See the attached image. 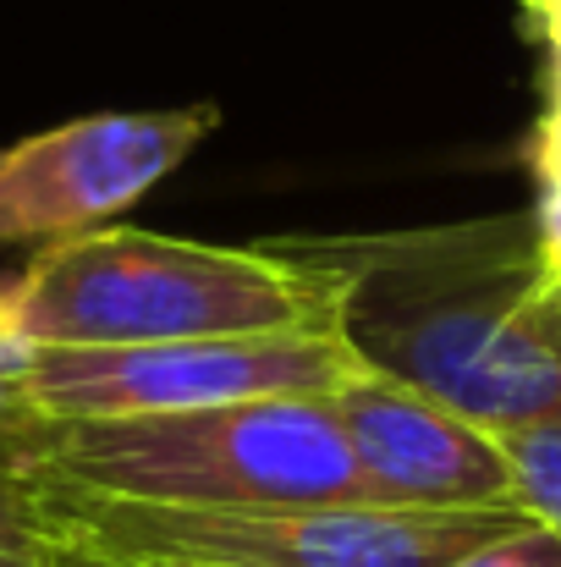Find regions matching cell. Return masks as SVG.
Instances as JSON below:
<instances>
[{"label":"cell","mask_w":561,"mask_h":567,"mask_svg":"<svg viewBox=\"0 0 561 567\" xmlns=\"http://www.w3.org/2000/svg\"><path fill=\"white\" fill-rule=\"evenodd\" d=\"M342 265V331L364 364L429 391L490 435L561 430V298L534 215L314 237Z\"/></svg>","instance_id":"1"},{"label":"cell","mask_w":561,"mask_h":567,"mask_svg":"<svg viewBox=\"0 0 561 567\" xmlns=\"http://www.w3.org/2000/svg\"><path fill=\"white\" fill-rule=\"evenodd\" d=\"M347 276L314 237L193 243L144 226H100L0 281V380L61 348H160L204 337L342 331Z\"/></svg>","instance_id":"2"},{"label":"cell","mask_w":561,"mask_h":567,"mask_svg":"<svg viewBox=\"0 0 561 567\" xmlns=\"http://www.w3.org/2000/svg\"><path fill=\"white\" fill-rule=\"evenodd\" d=\"M0 457L44 491L138 507L370 502L331 396H259L133 419L0 413Z\"/></svg>","instance_id":"3"},{"label":"cell","mask_w":561,"mask_h":567,"mask_svg":"<svg viewBox=\"0 0 561 567\" xmlns=\"http://www.w3.org/2000/svg\"><path fill=\"white\" fill-rule=\"evenodd\" d=\"M44 491V485H39ZM66 546L116 563L204 567H446L463 551L529 524V507L418 513L380 502L287 507H138L44 491Z\"/></svg>","instance_id":"4"},{"label":"cell","mask_w":561,"mask_h":567,"mask_svg":"<svg viewBox=\"0 0 561 567\" xmlns=\"http://www.w3.org/2000/svg\"><path fill=\"white\" fill-rule=\"evenodd\" d=\"M364 370L347 331L204 337L160 348H61L33 353L6 380V413L22 419H133L259 396H331Z\"/></svg>","instance_id":"5"},{"label":"cell","mask_w":561,"mask_h":567,"mask_svg":"<svg viewBox=\"0 0 561 567\" xmlns=\"http://www.w3.org/2000/svg\"><path fill=\"white\" fill-rule=\"evenodd\" d=\"M220 127V105L100 111L0 150V248H50L116 226Z\"/></svg>","instance_id":"6"},{"label":"cell","mask_w":561,"mask_h":567,"mask_svg":"<svg viewBox=\"0 0 561 567\" xmlns=\"http://www.w3.org/2000/svg\"><path fill=\"white\" fill-rule=\"evenodd\" d=\"M331 408L359 463L364 496L380 507H418V513L523 507L501 435L435 402L429 391L364 364L331 391Z\"/></svg>","instance_id":"7"},{"label":"cell","mask_w":561,"mask_h":567,"mask_svg":"<svg viewBox=\"0 0 561 567\" xmlns=\"http://www.w3.org/2000/svg\"><path fill=\"white\" fill-rule=\"evenodd\" d=\"M61 529L50 518L44 491L0 457V567H55Z\"/></svg>","instance_id":"8"},{"label":"cell","mask_w":561,"mask_h":567,"mask_svg":"<svg viewBox=\"0 0 561 567\" xmlns=\"http://www.w3.org/2000/svg\"><path fill=\"white\" fill-rule=\"evenodd\" d=\"M501 446L512 457V485L529 518L561 535V430H518L501 435Z\"/></svg>","instance_id":"9"},{"label":"cell","mask_w":561,"mask_h":567,"mask_svg":"<svg viewBox=\"0 0 561 567\" xmlns=\"http://www.w3.org/2000/svg\"><path fill=\"white\" fill-rule=\"evenodd\" d=\"M446 567H561V535L546 529L540 518H529V524H518V529L463 551L457 563Z\"/></svg>","instance_id":"10"},{"label":"cell","mask_w":561,"mask_h":567,"mask_svg":"<svg viewBox=\"0 0 561 567\" xmlns=\"http://www.w3.org/2000/svg\"><path fill=\"white\" fill-rule=\"evenodd\" d=\"M534 237H540V265H546V287H561V188H551L534 209Z\"/></svg>","instance_id":"11"},{"label":"cell","mask_w":561,"mask_h":567,"mask_svg":"<svg viewBox=\"0 0 561 567\" xmlns=\"http://www.w3.org/2000/svg\"><path fill=\"white\" fill-rule=\"evenodd\" d=\"M55 567H138V563H116V557H94V551H77L61 540V563Z\"/></svg>","instance_id":"12"},{"label":"cell","mask_w":561,"mask_h":567,"mask_svg":"<svg viewBox=\"0 0 561 567\" xmlns=\"http://www.w3.org/2000/svg\"><path fill=\"white\" fill-rule=\"evenodd\" d=\"M138 567H204V563H138Z\"/></svg>","instance_id":"13"},{"label":"cell","mask_w":561,"mask_h":567,"mask_svg":"<svg viewBox=\"0 0 561 567\" xmlns=\"http://www.w3.org/2000/svg\"><path fill=\"white\" fill-rule=\"evenodd\" d=\"M557 298H561V287H557Z\"/></svg>","instance_id":"14"}]
</instances>
